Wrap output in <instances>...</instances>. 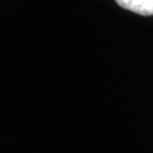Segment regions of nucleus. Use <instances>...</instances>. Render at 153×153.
<instances>
[{
  "mask_svg": "<svg viewBox=\"0 0 153 153\" xmlns=\"http://www.w3.org/2000/svg\"><path fill=\"white\" fill-rule=\"evenodd\" d=\"M116 2L123 8L138 15H153V0H116Z\"/></svg>",
  "mask_w": 153,
  "mask_h": 153,
  "instance_id": "1",
  "label": "nucleus"
}]
</instances>
